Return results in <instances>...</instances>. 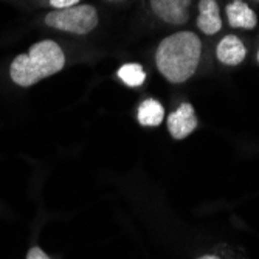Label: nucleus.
<instances>
[{
    "label": "nucleus",
    "mask_w": 259,
    "mask_h": 259,
    "mask_svg": "<svg viewBox=\"0 0 259 259\" xmlns=\"http://www.w3.org/2000/svg\"><path fill=\"white\" fill-rule=\"evenodd\" d=\"M216 55H218V59L225 65H238L245 59L247 49L238 36L228 34L219 42Z\"/></svg>",
    "instance_id": "obj_6"
},
{
    "label": "nucleus",
    "mask_w": 259,
    "mask_h": 259,
    "mask_svg": "<svg viewBox=\"0 0 259 259\" xmlns=\"http://www.w3.org/2000/svg\"><path fill=\"white\" fill-rule=\"evenodd\" d=\"M27 259H50V256L47 254L42 248H39V247H31L28 250Z\"/></svg>",
    "instance_id": "obj_11"
},
{
    "label": "nucleus",
    "mask_w": 259,
    "mask_h": 259,
    "mask_svg": "<svg viewBox=\"0 0 259 259\" xmlns=\"http://www.w3.org/2000/svg\"><path fill=\"white\" fill-rule=\"evenodd\" d=\"M138 123L141 126H149V127H157L161 124L163 118H164V110L161 107V104L157 100H145L138 107V113H137Z\"/></svg>",
    "instance_id": "obj_9"
},
{
    "label": "nucleus",
    "mask_w": 259,
    "mask_h": 259,
    "mask_svg": "<svg viewBox=\"0 0 259 259\" xmlns=\"http://www.w3.org/2000/svg\"><path fill=\"white\" fill-rule=\"evenodd\" d=\"M197 27L205 34H216L222 28V19L216 0H200Z\"/></svg>",
    "instance_id": "obj_7"
},
{
    "label": "nucleus",
    "mask_w": 259,
    "mask_h": 259,
    "mask_svg": "<svg viewBox=\"0 0 259 259\" xmlns=\"http://www.w3.org/2000/svg\"><path fill=\"white\" fill-rule=\"evenodd\" d=\"M65 56L55 40L36 42L27 55H19L11 67L13 82L20 87H30L44 78H49L64 68Z\"/></svg>",
    "instance_id": "obj_2"
},
{
    "label": "nucleus",
    "mask_w": 259,
    "mask_h": 259,
    "mask_svg": "<svg viewBox=\"0 0 259 259\" xmlns=\"http://www.w3.org/2000/svg\"><path fill=\"white\" fill-rule=\"evenodd\" d=\"M199 259H221V257L216 256V254H205V256H202V257H199Z\"/></svg>",
    "instance_id": "obj_13"
},
{
    "label": "nucleus",
    "mask_w": 259,
    "mask_h": 259,
    "mask_svg": "<svg viewBox=\"0 0 259 259\" xmlns=\"http://www.w3.org/2000/svg\"><path fill=\"white\" fill-rule=\"evenodd\" d=\"M257 62H259V50H257Z\"/></svg>",
    "instance_id": "obj_14"
},
{
    "label": "nucleus",
    "mask_w": 259,
    "mask_h": 259,
    "mask_svg": "<svg viewBox=\"0 0 259 259\" xmlns=\"http://www.w3.org/2000/svg\"><path fill=\"white\" fill-rule=\"evenodd\" d=\"M199 126L194 107L190 103H183L176 112L168 116V131L172 138L183 140L190 137Z\"/></svg>",
    "instance_id": "obj_4"
},
{
    "label": "nucleus",
    "mask_w": 259,
    "mask_h": 259,
    "mask_svg": "<svg viewBox=\"0 0 259 259\" xmlns=\"http://www.w3.org/2000/svg\"><path fill=\"white\" fill-rule=\"evenodd\" d=\"M79 0H50L52 7L58 8V10H64V8H70V7H75Z\"/></svg>",
    "instance_id": "obj_12"
},
{
    "label": "nucleus",
    "mask_w": 259,
    "mask_h": 259,
    "mask_svg": "<svg viewBox=\"0 0 259 259\" xmlns=\"http://www.w3.org/2000/svg\"><path fill=\"white\" fill-rule=\"evenodd\" d=\"M256 2H259V0H256Z\"/></svg>",
    "instance_id": "obj_15"
},
{
    "label": "nucleus",
    "mask_w": 259,
    "mask_h": 259,
    "mask_svg": "<svg viewBox=\"0 0 259 259\" xmlns=\"http://www.w3.org/2000/svg\"><path fill=\"white\" fill-rule=\"evenodd\" d=\"M118 78L129 87H138L145 82L146 73L140 64H124L118 70Z\"/></svg>",
    "instance_id": "obj_10"
},
{
    "label": "nucleus",
    "mask_w": 259,
    "mask_h": 259,
    "mask_svg": "<svg viewBox=\"0 0 259 259\" xmlns=\"http://www.w3.org/2000/svg\"><path fill=\"white\" fill-rule=\"evenodd\" d=\"M227 17L231 28H244L251 30L256 27L257 17L254 11L242 0H233L227 7Z\"/></svg>",
    "instance_id": "obj_8"
},
{
    "label": "nucleus",
    "mask_w": 259,
    "mask_h": 259,
    "mask_svg": "<svg viewBox=\"0 0 259 259\" xmlns=\"http://www.w3.org/2000/svg\"><path fill=\"white\" fill-rule=\"evenodd\" d=\"M45 23L61 31L87 34L98 25V13L92 5H75L49 13L45 16Z\"/></svg>",
    "instance_id": "obj_3"
},
{
    "label": "nucleus",
    "mask_w": 259,
    "mask_h": 259,
    "mask_svg": "<svg viewBox=\"0 0 259 259\" xmlns=\"http://www.w3.org/2000/svg\"><path fill=\"white\" fill-rule=\"evenodd\" d=\"M202 42L191 31H179L164 37L155 53L158 72L169 82L180 84L190 79L199 67Z\"/></svg>",
    "instance_id": "obj_1"
},
{
    "label": "nucleus",
    "mask_w": 259,
    "mask_h": 259,
    "mask_svg": "<svg viewBox=\"0 0 259 259\" xmlns=\"http://www.w3.org/2000/svg\"><path fill=\"white\" fill-rule=\"evenodd\" d=\"M191 0H151V8L157 17L171 25H183L190 19Z\"/></svg>",
    "instance_id": "obj_5"
}]
</instances>
